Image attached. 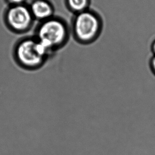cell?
<instances>
[{"label": "cell", "mask_w": 155, "mask_h": 155, "mask_svg": "<svg viewBox=\"0 0 155 155\" xmlns=\"http://www.w3.org/2000/svg\"><path fill=\"white\" fill-rule=\"evenodd\" d=\"M68 37V28L66 23L54 17L41 22L36 32V39L51 52L63 46Z\"/></svg>", "instance_id": "obj_1"}, {"label": "cell", "mask_w": 155, "mask_h": 155, "mask_svg": "<svg viewBox=\"0 0 155 155\" xmlns=\"http://www.w3.org/2000/svg\"><path fill=\"white\" fill-rule=\"evenodd\" d=\"M102 27V20L98 15L88 9L76 14L73 23V33L78 41L88 44L97 38Z\"/></svg>", "instance_id": "obj_2"}, {"label": "cell", "mask_w": 155, "mask_h": 155, "mask_svg": "<svg viewBox=\"0 0 155 155\" xmlns=\"http://www.w3.org/2000/svg\"><path fill=\"white\" fill-rule=\"evenodd\" d=\"M51 53L36 38H27L18 44L16 56L22 67L35 69L42 65Z\"/></svg>", "instance_id": "obj_3"}, {"label": "cell", "mask_w": 155, "mask_h": 155, "mask_svg": "<svg viewBox=\"0 0 155 155\" xmlns=\"http://www.w3.org/2000/svg\"><path fill=\"white\" fill-rule=\"evenodd\" d=\"M7 20L9 25L18 32H25L31 26L35 20L29 6L24 4L13 5L8 10Z\"/></svg>", "instance_id": "obj_4"}, {"label": "cell", "mask_w": 155, "mask_h": 155, "mask_svg": "<svg viewBox=\"0 0 155 155\" xmlns=\"http://www.w3.org/2000/svg\"><path fill=\"white\" fill-rule=\"evenodd\" d=\"M34 19L40 22L54 17V9L51 2L47 0H34L29 6Z\"/></svg>", "instance_id": "obj_5"}, {"label": "cell", "mask_w": 155, "mask_h": 155, "mask_svg": "<svg viewBox=\"0 0 155 155\" xmlns=\"http://www.w3.org/2000/svg\"><path fill=\"white\" fill-rule=\"evenodd\" d=\"M66 2L69 10L77 14L88 10L90 0H66Z\"/></svg>", "instance_id": "obj_6"}, {"label": "cell", "mask_w": 155, "mask_h": 155, "mask_svg": "<svg viewBox=\"0 0 155 155\" xmlns=\"http://www.w3.org/2000/svg\"><path fill=\"white\" fill-rule=\"evenodd\" d=\"M25 1V0H8V2H10L13 5H18L23 4Z\"/></svg>", "instance_id": "obj_7"}, {"label": "cell", "mask_w": 155, "mask_h": 155, "mask_svg": "<svg viewBox=\"0 0 155 155\" xmlns=\"http://www.w3.org/2000/svg\"><path fill=\"white\" fill-rule=\"evenodd\" d=\"M151 67L152 69L155 73V56L151 60Z\"/></svg>", "instance_id": "obj_8"}, {"label": "cell", "mask_w": 155, "mask_h": 155, "mask_svg": "<svg viewBox=\"0 0 155 155\" xmlns=\"http://www.w3.org/2000/svg\"><path fill=\"white\" fill-rule=\"evenodd\" d=\"M151 49L153 50V52L154 53L155 56V40H154V42H153V43L152 44V46H151Z\"/></svg>", "instance_id": "obj_9"}]
</instances>
